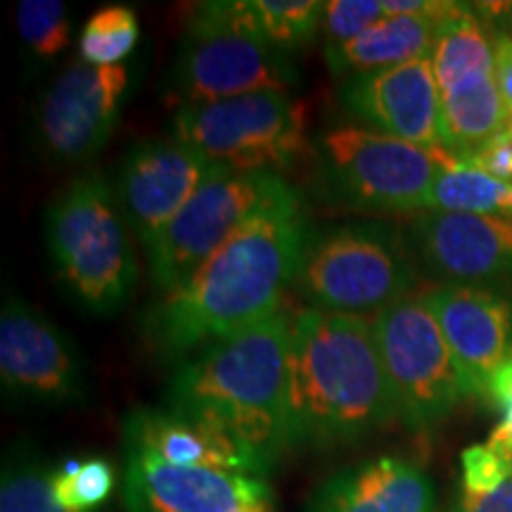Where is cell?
Listing matches in <instances>:
<instances>
[{"instance_id":"cell-1","label":"cell","mask_w":512,"mask_h":512,"mask_svg":"<svg viewBox=\"0 0 512 512\" xmlns=\"http://www.w3.org/2000/svg\"><path fill=\"white\" fill-rule=\"evenodd\" d=\"M306 238L302 200L256 214L190 278L159 294L145 313V337L164 356H181L271 318L297 280Z\"/></svg>"},{"instance_id":"cell-2","label":"cell","mask_w":512,"mask_h":512,"mask_svg":"<svg viewBox=\"0 0 512 512\" xmlns=\"http://www.w3.org/2000/svg\"><path fill=\"white\" fill-rule=\"evenodd\" d=\"M287 448H335L399 420L373 320L306 309L290 320Z\"/></svg>"},{"instance_id":"cell-3","label":"cell","mask_w":512,"mask_h":512,"mask_svg":"<svg viewBox=\"0 0 512 512\" xmlns=\"http://www.w3.org/2000/svg\"><path fill=\"white\" fill-rule=\"evenodd\" d=\"M287 349L290 320L278 311L183 363L166 408L233 434L275 465L287 448Z\"/></svg>"},{"instance_id":"cell-4","label":"cell","mask_w":512,"mask_h":512,"mask_svg":"<svg viewBox=\"0 0 512 512\" xmlns=\"http://www.w3.org/2000/svg\"><path fill=\"white\" fill-rule=\"evenodd\" d=\"M46 240L57 278L69 297L93 316H114L131 299L138 261L124 228L117 192L88 174L50 204Z\"/></svg>"},{"instance_id":"cell-5","label":"cell","mask_w":512,"mask_h":512,"mask_svg":"<svg viewBox=\"0 0 512 512\" xmlns=\"http://www.w3.org/2000/svg\"><path fill=\"white\" fill-rule=\"evenodd\" d=\"M415 278L408 238L387 223L358 221L309 235L294 285L313 309L377 316L406 299Z\"/></svg>"},{"instance_id":"cell-6","label":"cell","mask_w":512,"mask_h":512,"mask_svg":"<svg viewBox=\"0 0 512 512\" xmlns=\"http://www.w3.org/2000/svg\"><path fill=\"white\" fill-rule=\"evenodd\" d=\"M297 81L290 55L256 31L247 0L202 3L171 64V91L183 107L259 91L287 93Z\"/></svg>"},{"instance_id":"cell-7","label":"cell","mask_w":512,"mask_h":512,"mask_svg":"<svg viewBox=\"0 0 512 512\" xmlns=\"http://www.w3.org/2000/svg\"><path fill=\"white\" fill-rule=\"evenodd\" d=\"M463 159L446 147H422L373 128L335 126L318 138V171L330 200L358 211L425 209L441 171Z\"/></svg>"},{"instance_id":"cell-8","label":"cell","mask_w":512,"mask_h":512,"mask_svg":"<svg viewBox=\"0 0 512 512\" xmlns=\"http://www.w3.org/2000/svg\"><path fill=\"white\" fill-rule=\"evenodd\" d=\"M297 200H302L299 192L280 174H238L228 166L216 164L174 221L147 245L152 283L159 294L174 290L249 219L278 204Z\"/></svg>"},{"instance_id":"cell-9","label":"cell","mask_w":512,"mask_h":512,"mask_svg":"<svg viewBox=\"0 0 512 512\" xmlns=\"http://www.w3.org/2000/svg\"><path fill=\"white\" fill-rule=\"evenodd\" d=\"M174 136L238 174H280L309 150L304 105L283 91L185 105L174 117Z\"/></svg>"},{"instance_id":"cell-10","label":"cell","mask_w":512,"mask_h":512,"mask_svg":"<svg viewBox=\"0 0 512 512\" xmlns=\"http://www.w3.org/2000/svg\"><path fill=\"white\" fill-rule=\"evenodd\" d=\"M384 373L399 420L411 430H430L470 394L437 318L422 297H406L373 318Z\"/></svg>"},{"instance_id":"cell-11","label":"cell","mask_w":512,"mask_h":512,"mask_svg":"<svg viewBox=\"0 0 512 512\" xmlns=\"http://www.w3.org/2000/svg\"><path fill=\"white\" fill-rule=\"evenodd\" d=\"M0 377L12 399L67 406L86 396V366L74 339L19 297L5 299L0 316Z\"/></svg>"},{"instance_id":"cell-12","label":"cell","mask_w":512,"mask_h":512,"mask_svg":"<svg viewBox=\"0 0 512 512\" xmlns=\"http://www.w3.org/2000/svg\"><path fill=\"white\" fill-rule=\"evenodd\" d=\"M128 69L74 62L43 93L36 110V131L50 159L86 162L105 147L117 126Z\"/></svg>"},{"instance_id":"cell-13","label":"cell","mask_w":512,"mask_h":512,"mask_svg":"<svg viewBox=\"0 0 512 512\" xmlns=\"http://www.w3.org/2000/svg\"><path fill=\"white\" fill-rule=\"evenodd\" d=\"M128 512H275L266 477L176 467L126 448Z\"/></svg>"},{"instance_id":"cell-14","label":"cell","mask_w":512,"mask_h":512,"mask_svg":"<svg viewBox=\"0 0 512 512\" xmlns=\"http://www.w3.org/2000/svg\"><path fill=\"white\" fill-rule=\"evenodd\" d=\"M415 261L444 285H496L512 278V219L422 211L408 230Z\"/></svg>"},{"instance_id":"cell-15","label":"cell","mask_w":512,"mask_h":512,"mask_svg":"<svg viewBox=\"0 0 512 512\" xmlns=\"http://www.w3.org/2000/svg\"><path fill=\"white\" fill-rule=\"evenodd\" d=\"M214 169L216 162L176 136L145 140L128 152L114 192L124 219L145 247L174 221Z\"/></svg>"},{"instance_id":"cell-16","label":"cell","mask_w":512,"mask_h":512,"mask_svg":"<svg viewBox=\"0 0 512 512\" xmlns=\"http://www.w3.org/2000/svg\"><path fill=\"white\" fill-rule=\"evenodd\" d=\"M444 332L472 396L489 401L494 375L512 361V297L498 285H441L422 297Z\"/></svg>"},{"instance_id":"cell-17","label":"cell","mask_w":512,"mask_h":512,"mask_svg":"<svg viewBox=\"0 0 512 512\" xmlns=\"http://www.w3.org/2000/svg\"><path fill=\"white\" fill-rule=\"evenodd\" d=\"M342 100L351 114L377 133L422 147H441V95L432 57L351 76L342 88Z\"/></svg>"},{"instance_id":"cell-18","label":"cell","mask_w":512,"mask_h":512,"mask_svg":"<svg viewBox=\"0 0 512 512\" xmlns=\"http://www.w3.org/2000/svg\"><path fill=\"white\" fill-rule=\"evenodd\" d=\"M126 448L150 453L176 467H209L235 475L266 477L271 460L233 434L169 408H138L124 422Z\"/></svg>"},{"instance_id":"cell-19","label":"cell","mask_w":512,"mask_h":512,"mask_svg":"<svg viewBox=\"0 0 512 512\" xmlns=\"http://www.w3.org/2000/svg\"><path fill=\"white\" fill-rule=\"evenodd\" d=\"M434 505V484L418 465L382 456L325 479L306 512H434Z\"/></svg>"},{"instance_id":"cell-20","label":"cell","mask_w":512,"mask_h":512,"mask_svg":"<svg viewBox=\"0 0 512 512\" xmlns=\"http://www.w3.org/2000/svg\"><path fill=\"white\" fill-rule=\"evenodd\" d=\"M458 10L460 3H451L439 15H387L356 41L325 53V60L335 74L354 76L425 60L432 57L441 29Z\"/></svg>"},{"instance_id":"cell-21","label":"cell","mask_w":512,"mask_h":512,"mask_svg":"<svg viewBox=\"0 0 512 512\" xmlns=\"http://www.w3.org/2000/svg\"><path fill=\"white\" fill-rule=\"evenodd\" d=\"M439 133L441 147L467 162L508 126L505 107L494 72H479L441 91Z\"/></svg>"},{"instance_id":"cell-22","label":"cell","mask_w":512,"mask_h":512,"mask_svg":"<svg viewBox=\"0 0 512 512\" xmlns=\"http://www.w3.org/2000/svg\"><path fill=\"white\" fill-rule=\"evenodd\" d=\"M432 67L439 93L479 72H494V41L467 5L446 22L432 50Z\"/></svg>"},{"instance_id":"cell-23","label":"cell","mask_w":512,"mask_h":512,"mask_svg":"<svg viewBox=\"0 0 512 512\" xmlns=\"http://www.w3.org/2000/svg\"><path fill=\"white\" fill-rule=\"evenodd\" d=\"M425 211L453 214H489L512 219V185L484 174L475 166L441 171L425 202Z\"/></svg>"},{"instance_id":"cell-24","label":"cell","mask_w":512,"mask_h":512,"mask_svg":"<svg viewBox=\"0 0 512 512\" xmlns=\"http://www.w3.org/2000/svg\"><path fill=\"white\" fill-rule=\"evenodd\" d=\"M256 31L278 50L309 43L323 27L325 3L318 0H247Z\"/></svg>"},{"instance_id":"cell-25","label":"cell","mask_w":512,"mask_h":512,"mask_svg":"<svg viewBox=\"0 0 512 512\" xmlns=\"http://www.w3.org/2000/svg\"><path fill=\"white\" fill-rule=\"evenodd\" d=\"M138 34L140 24L131 8H124V5L100 8L81 31V62L93 64V67H117L136 48Z\"/></svg>"},{"instance_id":"cell-26","label":"cell","mask_w":512,"mask_h":512,"mask_svg":"<svg viewBox=\"0 0 512 512\" xmlns=\"http://www.w3.org/2000/svg\"><path fill=\"white\" fill-rule=\"evenodd\" d=\"M0 512H72L57 503L53 470H46L34 456L19 453L3 467L0 479Z\"/></svg>"},{"instance_id":"cell-27","label":"cell","mask_w":512,"mask_h":512,"mask_svg":"<svg viewBox=\"0 0 512 512\" xmlns=\"http://www.w3.org/2000/svg\"><path fill=\"white\" fill-rule=\"evenodd\" d=\"M17 29L31 53L53 57L69 41L67 5L62 0H22L17 5Z\"/></svg>"},{"instance_id":"cell-28","label":"cell","mask_w":512,"mask_h":512,"mask_svg":"<svg viewBox=\"0 0 512 512\" xmlns=\"http://www.w3.org/2000/svg\"><path fill=\"white\" fill-rule=\"evenodd\" d=\"M114 489V470L107 460H83L79 475L69 477L53 470V494L57 503L72 512H93L110 498Z\"/></svg>"},{"instance_id":"cell-29","label":"cell","mask_w":512,"mask_h":512,"mask_svg":"<svg viewBox=\"0 0 512 512\" xmlns=\"http://www.w3.org/2000/svg\"><path fill=\"white\" fill-rule=\"evenodd\" d=\"M387 17L380 0H330L323 10L325 53L356 41L380 19Z\"/></svg>"},{"instance_id":"cell-30","label":"cell","mask_w":512,"mask_h":512,"mask_svg":"<svg viewBox=\"0 0 512 512\" xmlns=\"http://www.w3.org/2000/svg\"><path fill=\"white\" fill-rule=\"evenodd\" d=\"M463 479L460 489L472 491V494H486L501 486L512 475V458H505L489 444H475L465 448L463 456Z\"/></svg>"},{"instance_id":"cell-31","label":"cell","mask_w":512,"mask_h":512,"mask_svg":"<svg viewBox=\"0 0 512 512\" xmlns=\"http://www.w3.org/2000/svg\"><path fill=\"white\" fill-rule=\"evenodd\" d=\"M465 164L475 166L484 174L498 178V181L512 185V117L508 126L494 140H489L477 155H472Z\"/></svg>"},{"instance_id":"cell-32","label":"cell","mask_w":512,"mask_h":512,"mask_svg":"<svg viewBox=\"0 0 512 512\" xmlns=\"http://www.w3.org/2000/svg\"><path fill=\"white\" fill-rule=\"evenodd\" d=\"M453 512H512V475L498 489L486 494L460 489Z\"/></svg>"},{"instance_id":"cell-33","label":"cell","mask_w":512,"mask_h":512,"mask_svg":"<svg viewBox=\"0 0 512 512\" xmlns=\"http://www.w3.org/2000/svg\"><path fill=\"white\" fill-rule=\"evenodd\" d=\"M494 69H496V83L498 91H501V98L508 107V112L512 110V36L510 34H501L496 31L494 38Z\"/></svg>"},{"instance_id":"cell-34","label":"cell","mask_w":512,"mask_h":512,"mask_svg":"<svg viewBox=\"0 0 512 512\" xmlns=\"http://www.w3.org/2000/svg\"><path fill=\"white\" fill-rule=\"evenodd\" d=\"M501 413L503 420L494 427L486 444L494 448V451L503 453L505 458H512V399L501 408Z\"/></svg>"},{"instance_id":"cell-35","label":"cell","mask_w":512,"mask_h":512,"mask_svg":"<svg viewBox=\"0 0 512 512\" xmlns=\"http://www.w3.org/2000/svg\"><path fill=\"white\" fill-rule=\"evenodd\" d=\"M510 399H512V361H508L501 370H498L489 387V403L491 406H496L498 411H501Z\"/></svg>"},{"instance_id":"cell-36","label":"cell","mask_w":512,"mask_h":512,"mask_svg":"<svg viewBox=\"0 0 512 512\" xmlns=\"http://www.w3.org/2000/svg\"><path fill=\"white\" fill-rule=\"evenodd\" d=\"M505 19H508V31H505V34L512 36V3H510V10L505 12Z\"/></svg>"},{"instance_id":"cell-37","label":"cell","mask_w":512,"mask_h":512,"mask_svg":"<svg viewBox=\"0 0 512 512\" xmlns=\"http://www.w3.org/2000/svg\"><path fill=\"white\" fill-rule=\"evenodd\" d=\"M510 117H512V110H510Z\"/></svg>"}]
</instances>
